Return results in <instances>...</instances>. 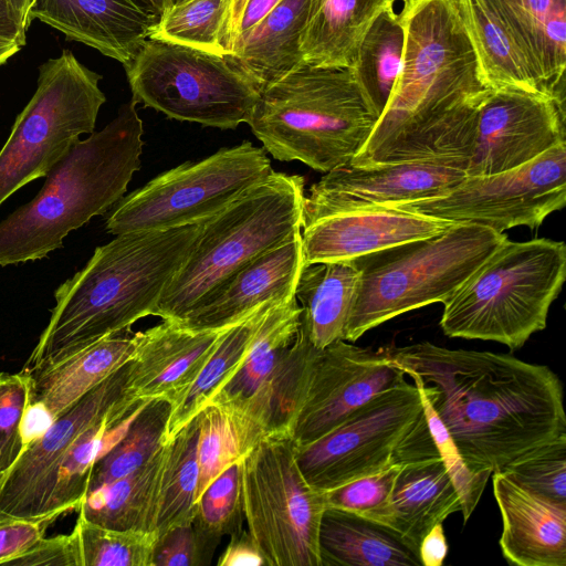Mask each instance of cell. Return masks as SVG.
<instances>
[{
	"mask_svg": "<svg viewBox=\"0 0 566 566\" xmlns=\"http://www.w3.org/2000/svg\"><path fill=\"white\" fill-rule=\"evenodd\" d=\"M295 446L290 433L266 434L241 460L244 522L266 566H321L326 502L302 475Z\"/></svg>",
	"mask_w": 566,
	"mask_h": 566,
	"instance_id": "11",
	"label": "cell"
},
{
	"mask_svg": "<svg viewBox=\"0 0 566 566\" xmlns=\"http://www.w3.org/2000/svg\"><path fill=\"white\" fill-rule=\"evenodd\" d=\"M198 427L197 416L166 442L157 503V536L196 514Z\"/></svg>",
	"mask_w": 566,
	"mask_h": 566,
	"instance_id": "37",
	"label": "cell"
},
{
	"mask_svg": "<svg viewBox=\"0 0 566 566\" xmlns=\"http://www.w3.org/2000/svg\"><path fill=\"white\" fill-rule=\"evenodd\" d=\"M196 516L209 532L222 537L243 530L241 461L217 475L196 500Z\"/></svg>",
	"mask_w": 566,
	"mask_h": 566,
	"instance_id": "42",
	"label": "cell"
},
{
	"mask_svg": "<svg viewBox=\"0 0 566 566\" xmlns=\"http://www.w3.org/2000/svg\"><path fill=\"white\" fill-rule=\"evenodd\" d=\"M304 178L273 171L205 220L154 311L179 322L233 273L302 231Z\"/></svg>",
	"mask_w": 566,
	"mask_h": 566,
	"instance_id": "8",
	"label": "cell"
},
{
	"mask_svg": "<svg viewBox=\"0 0 566 566\" xmlns=\"http://www.w3.org/2000/svg\"><path fill=\"white\" fill-rule=\"evenodd\" d=\"M402 63L370 136L350 165L468 159L486 83L458 0H412L400 11Z\"/></svg>",
	"mask_w": 566,
	"mask_h": 566,
	"instance_id": "2",
	"label": "cell"
},
{
	"mask_svg": "<svg viewBox=\"0 0 566 566\" xmlns=\"http://www.w3.org/2000/svg\"><path fill=\"white\" fill-rule=\"evenodd\" d=\"M198 484L196 500L208 484L242 458L264 437L263 428L241 410L208 403L198 413Z\"/></svg>",
	"mask_w": 566,
	"mask_h": 566,
	"instance_id": "34",
	"label": "cell"
},
{
	"mask_svg": "<svg viewBox=\"0 0 566 566\" xmlns=\"http://www.w3.org/2000/svg\"><path fill=\"white\" fill-rule=\"evenodd\" d=\"M301 311L295 295L269 307L241 365L209 403L241 408L265 386L297 338Z\"/></svg>",
	"mask_w": 566,
	"mask_h": 566,
	"instance_id": "32",
	"label": "cell"
},
{
	"mask_svg": "<svg viewBox=\"0 0 566 566\" xmlns=\"http://www.w3.org/2000/svg\"><path fill=\"white\" fill-rule=\"evenodd\" d=\"M280 303V302H279ZM268 303L230 326L188 389L172 403L168 417L165 443L209 403L214 394L241 365L269 307Z\"/></svg>",
	"mask_w": 566,
	"mask_h": 566,
	"instance_id": "33",
	"label": "cell"
},
{
	"mask_svg": "<svg viewBox=\"0 0 566 566\" xmlns=\"http://www.w3.org/2000/svg\"><path fill=\"white\" fill-rule=\"evenodd\" d=\"M201 224L123 233L97 247L86 265L55 291L49 323L22 371L51 367L154 315Z\"/></svg>",
	"mask_w": 566,
	"mask_h": 566,
	"instance_id": "3",
	"label": "cell"
},
{
	"mask_svg": "<svg viewBox=\"0 0 566 566\" xmlns=\"http://www.w3.org/2000/svg\"><path fill=\"white\" fill-rule=\"evenodd\" d=\"M14 10L19 13L23 22L27 24V27H30V20H29V10L32 3V0H9Z\"/></svg>",
	"mask_w": 566,
	"mask_h": 566,
	"instance_id": "56",
	"label": "cell"
},
{
	"mask_svg": "<svg viewBox=\"0 0 566 566\" xmlns=\"http://www.w3.org/2000/svg\"><path fill=\"white\" fill-rule=\"evenodd\" d=\"M247 0H226L224 17L220 31L221 45L229 54L234 43L238 27Z\"/></svg>",
	"mask_w": 566,
	"mask_h": 566,
	"instance_id": "52",
	"label": "cell"
},
{
	"mask_svg": "<svg viewBox=\"0 0 566 566\" xmlns=\"http://www.w3.org/2000/svg\"><path fill=\"white\" fill-rule=\"evenodd\" d=\"M280 2L281 0H247L238 27L235 40L238 36L247 33L258 24Z\"/></svg>",
	"mask_w": 566,
	"mask_h": 566,
	"instance_id": "53",
	"label": "cell"
},
{
	"mask_svg": "<svg viewBox=\"0 0 566 566\" xmlns=\"http://www.w3.org/2000/svg\"><path fill=\"white\" fill-rule=\"evenodd\" d=\"M399 469L400 465H394L324 491L326 507L347 511L387 525Z\"/></svg>",
	"mask_w": 566,
	"mask_h": 566,
	"instance_id": "43",
	"label": "cell"
},
{
	"mask_svg": "<svg viewBox=\"0 0 566 566\" xmlns=\"http://www.w3.org/2000/svg\"><path fill=\"white\" fill-rule=\"evenodd\" d=\"M400 1H402V2L405 3V2H409V1H412V0H400Z\"/></svg>",
	"mask_w": 566,
	"mask_h": 566,
	"instance_id": "59",
	"label": "cell"
},
{
	"mask_svg": "<svg viewBox=\"0 0 566 566\" xmlns=\"http://www.w3.org/2000/svg\"><path fill=\"white\" fill-rule=\"evenodd\" d=\"M565 107L553 98L517 88H493L479 108L468 176L520 167L566 143Z\"/></svg>",
	"mask_w": 566,
	"mask_h": 566,
	"instance_id": "17",
	"label": "cell"
},
{
	"mask_svg": "<svg viewBox=\"0 0 566 566\" xmlns=\"http://www.w3.org/2000/svg\"><path fill=\"white\" fill-rule=\"evenodd\" d=\"M48 524L44 521L0 522V565H7L42 538Z\"/></svg>",
	"mask_w": 566,
	"mask_h": 566,
	"instance_id": "48",
	"label": "cell"
},
{
	"mask_svg": "<svg viewBox=\"0 0 566 566\" xmlns=\"http://www.w3.org/2000/svg\"><path fill=\"white\" fill-rule=\"evenodd\" d=\"M474 472H497L566 437L563 385L546 365L421 342L386 348Z\"/></svg>",
	"mask_w": 566,
	"mask_h": 566,
	"instance_id": "1",
	"label": "cell"
},
{
	"mask_svg": "<svg viewBox=\"0 0 566 566\" xmlns=\"http://www.w3.org/2000/svg\"><path fill=\"white\" fill-rule=\"evenodd\" d=\"M506 239L484 226L453 222L434 235L353 260L359 277L343 340L354 343L396 316L443 304Z\"/></svg>",
	"mask_w": 566,
	"mask_h": 566,
	"instance_id": "7",
	"label": "cell"
},
{
	"mask_svg": "<svg viewBox=\"0 0 566 566\" xmlns=\"http://www.w3.org/2000/svg\"><path fill=\"white\" fill-rule=\"evenodd\" d=\"M226 0H189L158 17L148 39L217 55H227L220 41Z\"/></svg>",
	"mask_w": 566,
	"mask_h": 566,
	"instance_id": "39",
	"label": "cell"
},
{
	"mask_svg": "<svg viewBox=\"0 0 566 566\" xmlns=\"http://www.w3.org/2000/svg\"><path fill=\"white\" fill-rule=\"evenodd\" d=\"M304 265L302 231H297L233 273L176 323L193 331L237 324L264 304L294 296Z\"/></svg>",
	"mask_w": 566,
	"mask_h": 566,
	"instance_id": "20",
	"label": "cell"
},
{
	"mask_svg": "<svg viewBox=\"0 0 566 566\" xmlns=\"http://www.w3.org/2000/svg\"><path fill=\"white\" fill-rule=\"evenodd\" d=\"M501 471L527 490L566 504V437L527 451Z\"/></svg>",
	"mask_w": 566,
	"mask_h": 566,
	"instance_id": "41",
	"label": "cell"
},
{
	"mask_svg": "<svg viewBox=\"0 0 566 566\" xmlns=\"http://www.w3.org/2000/svg\"><path fill=\"white\" fill-rule=\"evenodd\" d=\"M321 566H422L418 551L387 525L326 507L318 532Z\"/></svg>",
	"mask_w": 566,
	"mask_h": 566,
	"instance_id": "28",
	"label": "cell"
},
{
	"mask_svg": "<svg viewBox=\"0 0 566 566\" xmlns=\"http://www.w3.org/2000/svg\"><path fill=\"white\" fill-rule=\"evenodd\" d=\"M566 277L563 241H503L444 303L442 332L518 349L546 327Z\"/></svg>",
	"mask_w": 566,
	"mask_h": 566,
	"instance_id": "6",
	"label": "cell"
},
{
	"mask_svg": "<svg viewBox=\"0 0 566 566\" xmlns=\"http://www.w3.org/2000/svg\"><path fill=\"white\" fill-rule=\"evenodd\" d=\"M422 566H441L448 553L442 523L436 524L421 539L418 548Z\"/></svg>",
	"mask_w": 566,
	"mask_h": 566,
	"instance_id": "50",
	"label": "cell"
},
{
	"mask_svg": "<svg viewBox=\"0 0 566 566\" xmlns=\"http://www.w3.org/2000/svg\"><path fill=\"white\" fill-rule=\"evenodd\" d=\"M405 377L386 349L375 352L343 339L319 349L292 427L293 440L314 441Z\"/></svg>",
	"mask_w": 566,
	"mask_h": 566,
	"instance_id": "16",
	"label": "cell"
},
{
	"mask_svg": "<svg viewBox=\"0 0 566 566\" xmlns=\"http://www.w3.org/2000/svg\"><path fill=\"white\" fill-rule=\"evenodd\" d=\"M310 0H281L258 24L234 41L227 57L260 90L304 64L301 39Z\"/></svg>",
	"mask_w": 566,
	"mask_h": 566,
	"instance_id": "27",
	"label": "cell"
},
{
	"mask_svg": "<svg viewBox=\"0 0 566 566\" xmlns=\"http://www.w3.org/2000/svg\"><path fill=\"white\" fill-rule=\"evenodd\" d=\"M28 29L10 1L0 0V39L18 43L22 48L27 42Z\"/></svg>",
	"mask_w": 566,
	"mask_h": 566,
	"instance_id": "51",
	"label": "cell"
},
{
	"mask_svg": "<svg viewBox=\"0 0 566 566\" xmlns=\"http://www.w3.org/2000/svg\"><path fill=\"white\" fill-rule=\"evenodd\" d=\"M514 43L536 90L565 107L566 0H480Z\"/></svg>",
	"mask_w": 566,
	"mask_h": 566,
	"instance_id": "24",
	"label": "cell"
},
{
	"mask_svg": "<svg viewBox=\"0 0 566 566\" xmlns=\"http://www.w3.org/2000/svg\"><path fill=\"white\" fill-rule=\"evenodd\" d=\"M137 345V332L128 329L104 337L51 367L25 373L29 378L28 406L42 409L54 420L132 360Z\"/></svg>",
	"mask_w": 566,
	"mask_h": 566,
	"instance_id": "25",
	"label": "cell"
},
{
	"mask_svg": "<svg viewBox=\"0 0 566 566\" xmlns=\"http://www.w3.org/2000/svg\"><path fill=\"white\" fill-rule=\"evenodd\" d=\"M127 364L24 444L14 464L0 480V522L32 521L51 475L74 441L95 424L114 417L130 416L147 402L129 396Z\"/></svg>",
	"mask_w": 566,
	"mask_h": 566,
	"instance_id": "15",
	"label": "cell"
},
{
	"mask_svg": "<svg viewBox=\"0 0 566 566\" xmlns=\"http://www.w3.org/2000/svg\"><path fill=\"white\" fill-rule=\"evenodd\" d=\"M101 78L69 50L40 65L36 90L0 150V205L45 177L75 139L94 132L106 102Z\"/></svg>",
	"mask_w": 566,
	"mask_h": 566,
	"instance_id": "12",
	"label": "cell"
},
{
	"mask_svg": "<svg viewBox=\"0 0 566 566\" xmlns=\"http://www.w3.org/2000/svg\"><path fill=\"white\" fill-rule=\"evenodd\" d=\"M169 413V401H147L122 439L93 465L86 494L145 464L165 443Z\"/></svg>",
	"mask_w": 566,
	"mask_h": 566,
	"instance_id": "38",
	"label": "cell"
},
{
	"mask_svg": "<svg viewBox=\"0 0 566 566\" xmlns=\"http://www.w3.org/2000/svg\"><path fill=\"white\" fill-rule=\"evenodd\" d=\"M405 27L394 4L386 7L361 39L349 67L368 102L381 114L399 75Z\"/></svg>",
	"mask_w": 566,
	"mask_h": 566,
	"instance_id": "35",
	"label": "cell"
},
{
	"mask_svg": "<svg viewBox=\"0 0 566 566\" xmlns=\"http://www.w3.org/2000/svg\"><path fill=\"white\" fill-rule=\"evenodd\" d=\"M458 3L490 87H511L539 93L509 34L482 2L458 0Z\"/></svg>",
	"mask_w": 566,
	"mask_h": 566,
	"instance_id": "36",
	"label": "cell"
},
{
	"mask_svg": "<svg viewBox=\"0 0 566 566\" xmlns=\"http://www.w3.org/2000/svg\"><path fill=\"white\" fill-rule=\"evenodd\" d=\"M21 46L18 43L0 39V65L18 53Z\"/></svg>",
	"mask_w": 566,
	"mask_h": 566,
	"instance_id": "55",
	"label": "cell"
},
{
	"mask_svg": "<svg viewBox=\"0 0 566 566\" xmlns=\"http://www.w3.org/2000/svg\"><path fill=\"white\" fill-rule=\"evenodd\" d=\"M379 116L349 69L303 64L260 90L247 124L274 159L325 174L352 163Z\"/></svg>",
	"mask_w": 566,
	"mask_h": 566,
	"instance_id": "5",
	"label": "cell"
},
{
	"mask_svg": "<svg viewBox=\"0 0 566 566\" xmlns=\"http://www.w3.org/2000/svg\"><path fill=\"white\" fill-rule=\"evenodd\" d=\"M218 566H266L265 559L248 530L230 536V542L217 562Z\"/></svg>",
	"mask_w": 566,
	"mask_h": 566,
	"instance_id": "49",
	"label": "cell"
},
{
	"mask_svg": "<svg viewBox=\"0 0 566 566\" xmlns=\"http://www.w3.org/2000/svg\"><path fill=\"white\" fill-rule=\"evenodd\" d=\"M451 223L391 207L325 216L302 228L304 264L350 262L384 249L434 235Z\"/></svg>",
	"mask_w": 566,
	"mask_h": 566,
	"instance_id": "19",
	"label": "cell"
},
{
	"mask_svg": "<svg viewBox=\"0 0 566 566\" xmlns=\"http://www.w3.org/2000/svg\"><path fill=\"white\" fill-rule=\"evenodd\" d=\"M0 375H1V371H0ZM2 476H3V473L0 471V480H1Z\"/></svg>",
	"mask_w": 566,
	"mask_h": 566,
	"instance_id": "58",
	"label": "cell"
},
{
	"mask_svg": "<svg viewBox=\"0 0 566 566\" xmlns=\"http://www.w3.org/2000/svg\"><path fill=\"white\" fill-rule=\"evenodd\" d=\"M229 327L193 331L163 319L137 332V349L127 364L129 396L142 402L164 399L172 403L196 379Z\"/></svg>",
	"mask_w": 566,
	"mask_h": 566,
	"instance_id": "21",
	"label": "cell"
},
{
	"mask_svg": "<svg viewBox=\"0 0 566 566\" xmlns=\"http://www.w3.org/2000/svg\"><path fill=\"white\" fill-rule=\"evenodd\" d=\"M124 69L133 101L181 122L234 129L260 96L227 55L174 43L147 39Z\"/></svg>",
	"mask_w": 566,
	"mask_h": 566,
	"instance_id": "10",
	"label": "cell"
},
{
	"mask_svg": "<svg viewBox=\"0 0 566 566\" xmlns=\"http://www.w3.org/2000/svg\"><path fill=\"white\" fill-rule=\"evenodd\" d=\"M421 400L432 439L460 494L461 513L465 523L476 507L492 473L469 469L434 410L422 398Z\"/></svg>",
	"mask_w": 566,
	"mask_h": 566,
	"instance_id": "46",
	"label": "cell"
},
{
	"mask_svg": "<svg viewBox=\"0 0 566 566\" xmlns=\"http://www.w3.org/2000/svg\"><path fill=\"white\" fill-rule=\"evenodd\" d=\"M130 99L104 128L75 139L38 195L0 222V265L45 258L93 217L107 212L140 168L144 127Z\"/></svg>",
	"mask_w": 566,
	"mask_h": 566,
	"instance_id": "4",
	"label": "cell"
},
{
	"mask_svg": "<svg viewBox=\"0 0 566 566\" xmlns=\"http://www.w3.org/2000/svg\"><path fill=\"white\" fill-rule=\"evenodd\" d=\"M566 203V143L510 170L465 176L447 192L391 207L451 222H470L504 233L538 228Z\"/></svg>",
	"mask_w": 566,
	"mask_h": 566,
	"instance_id": "14",
	"label": "cell"
},
{
	"mask_svg": "<svg viewBox=\"0 0 566 566\" xmlns=\"http://www.w3.org/2000/svg\"><path fill=\"white\" fill-rule=\"evenodd\" d=\"M148 11L157 17L164 14L174 4L175 0H138Z\"/></svg>",
	"mask_w": 566,
	"mask_h": 566,
	"instance_id": "54",
	"label": "cell"
},
{
	"mask_svg": "<svg viewBox=\"0 0 566 566\" xmlns=\"http://www.w3.org/2000/svg\"><path fill=\"white\" fill-rule=\"evenodd\" d=\"M396 0H310L301 39L304 64L349 69L375 18Z\"/></svg>",
	"mask_w": 566,
	"mask_h": 566,
	"instance_id": "29",
	"label": "cell"
},
{
	"mask_svg": "<svg viewBox=\"0 0 566 566\" xmlns=\"http://www.w3.org/2000/svg\"><path fill=\"white\" fill-rule=\"evenodd\" d=\"M221 537L195 516L170 526L156 538L151 566H208Z\"/></svg>",
	"mask_w": 566,
	"mask_h": 566,
	"instance_id": "44",
	"label": "cell"
},
{
	"mask_svg": "<svg viewBox=\"0 0 566 566\" xmlns=\"http://www.w3.org/2000/svg\"><path fill=\"white\" fill-rule=\"evenodd\" d=\"M458 489L440 454L400 465L387 526L417 551L423 536L452 513L461 512Z\"/></svg>",
	"mask_w": 566,
	"mask_h": 566,
	"instance_id": "26",
	"label": "cell"
},
{
	"mask_svg": "<svg viewBox=\"0 0 566 566\" xmlns=\"http://www.w3.org/2000/svg\"><path fill=\"white\" fill-rule=\"evenodd\" d=\"M32 19L124 66L148 39L158 17L138 0H32Z\"/></svg>",
	"mask_w": 566,
	"mask_h": 566,
	"instance_id": "22",
	"label": "cell"
},
{
	"mask_svg": "<svg viewBox=\"0 0 566 566\" xmlns=\"http://www.w3.org/2000/svg\"><path fill=\"white\" fill-rule=\"evenodd\" d=\"M29 378L1 371L0 375V471L4 474L21 454L23 418L28 406Z\"/></svg>",
	"mask_w": 566,
	"mask_h": 566,
	"instance_id": "45",
	"label": "cell"
},
{
	"mask_svg": "<svg viewBox=\"0 0 566 566\" xmlns=\"http://www.w3.org/2000/svg\"><path fill=\"white\" fill-rule=\"evenodd\" d=\"M7 565L15 566H78L73 534L40 538L28 549L12 558Z\"/></svg>",
	"mask_w": 566,
	"mask_h": 566,
	"instance_id": "47",
	"label": "cell"
},
{
	"mask_svg": "<svg viewBox=\"0 0 566 566\" xmlns=\"http://www.w3.org/2000/svg\"><path fill=\"white\" fill-rule=\"evenodd\" d=\"M72 534L78 566H151L156 533L112 530L77 516Z\"/></svg>",
	"mask_w": 566,
	"mask_h": 566,
	"instance_id": "40",
	"label": "cell"
},
{
	"mask_svg": "<svg viewBox=\"0 0 566 566\" xmlns=\"http://www.w3.org/2000/svg\"><path fill=\"white\" fill-rule=\"evenodd\" d=\"M467 164L464 158H432L335 168L325 172L305 195L303 227L338 212L442 195L467 176Z\"/></svg>",
	"mask_w": 566,
	"mask_h": 566,
	"instance_id": "18",
	"label": "cell"
},
{
	"mask_svg": "<svg viewBox=\"0 0 566 566\" xmlns=\"http://www.w3.org/2000/svg\"><path fill=\"white\" fill-rule=\"evenodd\" d=\"M186 1H189V0H175V4H179V3H182V2H186Z\"/></svg>",
	"mask_w": 566,
	"mask_h": 566,
	"instance_id": "57",
	"label": "cell"
},
{
	"mask_svg": "<svg viewBox=\"0 0 566 566\" xmlns=\"http://www.w3.org/2000/svg\"><path fill=\"white\" fill-rule=\"evenodd\" d=\"M165 457L166 443L135 471L88 492L76 509L77 516L112 530L156 533Z\"/></svg>",
	"mask_w": 566,
	"mask_h": 566,
	"instance_id": "31",
	"label": "cell"
},
{
	"mask_svg": "<svg viewBox=\"0 0 566 566\" xmlns=\"http://www.w3.org/2000/svg\"><path fill=\"white\" fill-rule=\"evenodd\" d=\"M502 533L499 541L507 563L518 566H566V504L553 502L492 473Z\"/></svg>",
	"mask_w": 566,
	"mask_h": 566,
	"instance_id": "23",
	"label": "cell"
},
{
	"mask_svg": "<svg viewBox=\"0 0 566 566\" xmlns=\"http://www.w3.org/2000/svg\"><path fill=\"white\" fill-rule=\"evenodd\" d=\"M437 454L420 392L406 379L376 395L327 433L295 446L302 475L321 492Z\"/></svg>",
	"mask_w": 566,
	"mask_h": 566,
	"instance_id": "9",
	"label": "cell"
},
{
	"mask_svg": "<svg viewBox=\"0 0 566 566\" xmlns=\"http://www.w3.org/2000/svg\"><path fill=\"white\" fill-rule=\"evenodd\" d=\"M359 272L350 262L303 266L294 295L301 306V328L318 349L343 339Z\"/></svg>",
	"mask_w": 566,
	"mask_h": 566,
	"instance_id": "30",
	"label": "cell"
},
{
	"mask_svg": "<svg viewBox=\"0 0 566 566\" xmlns=\"http://www.w3.org/2000/svg\"><path fill=\"white\" fill-rule=\"evenodd\" d=\"M273 171L264 148L249 140L223 147L123 197L107 218L106 230L118 235L203 222Z\"/></svg>",
	"mask_w": 566,
	"mask_h": 566,
	"instance_id": "13",
	"label": "cell"
}]
</instances>
